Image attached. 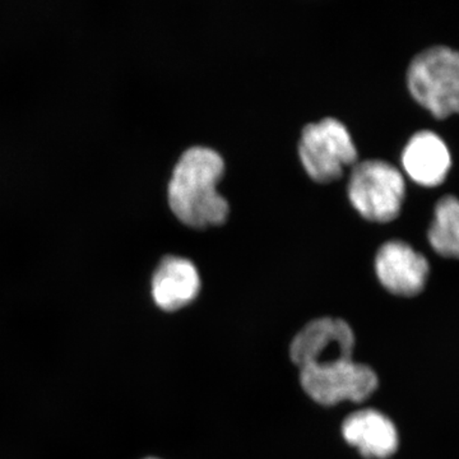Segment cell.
<instances>
[{
    "mask_svg": "<svg viewBox=\"0 0 459 459\" xmlns=\"http://www.w3.org/2000/svg\"><path fill=\"white\" fill-rule=\"evenodd\" d=\"M299 156L305 171L316 183H333L344 169L356 164L358 150L343 123L334 117L307 124L299 141Z\"/></svg>",
    "mask_w": 459,
    "mask_h": 459,
    "instance_id": "277c9868",
    "label": "cell"
},
{
    "mask_svg": "<svg viewBox=\"0 0 459 459\" xmlns=\"http://www.w3.org/2000/svg\"><path fill=\"white\" fill-rule=\"evenodd\" d=\"M430 246L444 258H458L459 204L455 195H446L435 205L434 221L428 234Z\"/></svg>",
    "mask_w": 459,
    "mask_h": 459,
    "instance_id": "8fae6325",
    "label": "cell"
},
{
    "mask_svg": "<svg viewBox=\"0 0 459 459\" xmlns=\"http://www.w3.org/2000/svg\"><path fill=\"white\" fill-rule=\"evenodd\" d=\"M305 394L323 406L343 401L368 400L377 388L376 371L352 360L332 362L300 370Z\"/></svg>",
    "mask_w": 459,
    "mask_h": 459,
    "instance_id": "5b68a950",
    "label": "cell"
},
{
    "mask_svg": "<svg viewBox=\"0 0 459 459\" xmlns=\"http://www.w3.org/2000/svg\"><path fill=\"white\" fill-rule=\"evenodd\" d=\"M355 334L343 319H314L290 344V358L299 369L351 360Z\"/></svg>",
    "mask_w": 459,
    "mask_h": 459,
    "instance_id": "8992f818",
    "label": "cell"
},
{
    "mask_svg": "<svg viewBox=\"0 0 459 459\" xmlns=\"http://www.w3.org/2000/svg\"><path fill=\"white\" fill-rule=\"evenodd\" d=\"M225 162L216 151L192 147L181 155L169 183V204L184 225L193 229L221 226L230 213L229 202L217 190Z\"/></svg>",
    "mask_w": 459,
    "mask_h": 459,
    "instance_id": "6da1fadb",
    "label": "cell"
},
{
    "mask_svg": "<svg viewBox=\"0 0 459 459\" xmlns=\"http://www.w3.org/2000/svg\"><path fill=\"white\" fill-rule=\"evenodd\" d=\"M376 272L379 282L391 294L412 298L425 289L430 264L410 244L391 240L377 250Z\"/></svg>",
    "mask_w": 459,
    "mask_h": 459,
    "instance_id": "52a82bcc",
    "label": "cell"
},
{
    "mask_svg": "<svg viewBox=\"0 0 459 459\" xmlns=\"http://www.w3.org/2000/svg\"><path fill=\"white\" fill-rule=\"evenodd\" d=\"M407 86L412 98L437 119L458 113L459 56L448 47L421 51L407 71Z\"/></svg>",
    "mask_w": 459,
    "mask_h": 459,
    "instance_id": "7a4b0ae2",
    "label": "cell"
},
{
    "mask_svg": "<svg viewBox=\"0 0 459 459\" xmlns=\"http://www.w3.org/2000/svg\"><path fill=\"white\" fill-rule=\"evenodd\" d=\"M146 459H157V458H146Z\"/></svg>",
    "mask_w": 459,
    "mask_h": 459,
    "instance_id": "7c38bea8",
    "label": "cell"
},
{
    "mask_svg": "<svg viewBox=\"0 0 459 459\" xmlns=\"http://www.w3.org/2000/svg\"><path fill=\"white\" fill-rule=\"evenodd\" d=\"M201 279L195 265L180 256H166L153 274L152 296L157 307L175 312L197 298Z\"/></svg>",
    "mask_w": 459,
    "mask_h": 459,
    "instance_id": "30bf717a",
    "label": "cell"
},
{
    "mask_svg": "<svg viewBox=\"0 0 459 459\" xmlns=\"http://www.w3.org/2000/svg\"><path fill=\"white\" fill-rule=\"evenodd\" d=\"M407 175L424 186H440L451 170L452 156L446 142L434 132L421 131L411 137L402 152Z\"/></svg>",
    "mask_w": 459,
    "mask_h": 459,
    "instance_id": "9c48e42d",
    "label": "cell"
},
{
    "mask_svg": "<svg viewBox=\"0 0 459 459\" xmlns=\"http://www.w3.org/2000/svg\"><path fill=\"white\" fill-rule=\"evenodd\" d=\"M347 192L353 208L365 220L386 223L400 216L406 184L394 165L367 160L353 166Z\"/></svg>",
    "mask_w": 459,
    "mask_h": 459,
    "instance_id": "3957f363",
    "label": "cell"
},
{
    "mask_svg": "<svg viewBox=\"0 0 459 459\" xmlns=\"http://www.w3.org/2000/svg\"><path fill=\"white\" fill-rule=\"evenodd\" d=\"M344 440L355 446L362 457L385 459L398 449V431L394 422L377 410L356 411L342 425Z\"/></svg>",
    "mask_w": 459,
    "mask_h": 459,
    "instance_id": "ba28073f",
    "label": "cell"
}]
</instances>
